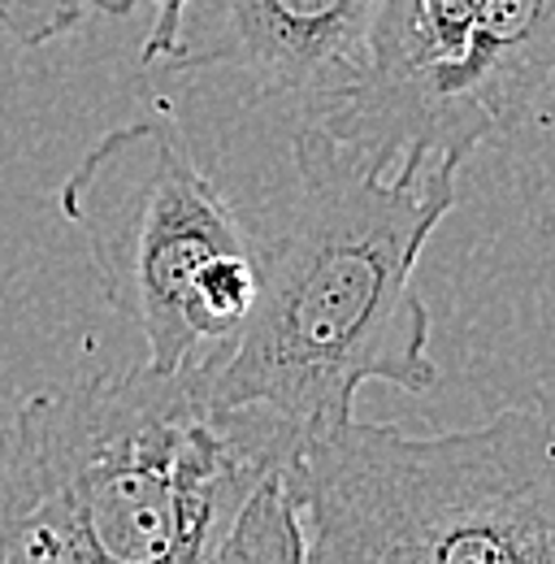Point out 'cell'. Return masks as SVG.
Masks as SVG:
<instances>
[{"label":"cell","mask_w":555,"mask_h":564,"mask_svg":"<svg viewBox=\"0 0 555 564\" xmlns=\"http://www.w3.org/2000/svg\"><path fill=\"white\" fill-rule=\"evenodd\" d=\"M83 13L87 0H0V31L22 48H40L74 31Z\"/></svg>","instance_id":"9"},{"label":"cell","mask_w":555,"mask_h":564,"mask_svg":"<svg viewBox=\"0 0 555 564\" xmlns=\"http://www.w3.org/2000/svg\"><path fill=\"white\" fill-rule=\"evenodd\" d=\"M62 213L152 369L226 344L252 313L261 252L170 113L91 143L62 183Z\"/></svg>","instance_id":"4"},{"label":"cell","mask_w":555,"mask_h":564,"mask_svg":"<svg viewBox=\"0 0 555 564\" xmlns=\"http://www.w3.org/2000/svg\"><path fill=\"white\" fill-rule=\"evenodd\" d=\"M291 148L295 205L261 252L252 313L208 352L217 404H265L313 438L356 417L364 382H438L416 265L456 209L465 161H400L378 174L313 122Z\"/></svg>","instance_id":"2"},{"label":"cell","mask_w":555,"mask_h":564,"mask_svg":"<svg viewBox=\"0 0 555 564\" xmlns=\"http://www.w3.org/2000/svg\"><path fill=\"white\" fill-rule=\"evenodd\" d=\"M139 4L152 9V26H148V35H143L139 62H143V66H156V62H165V53L174 48L178 18H183V4H187V0H87V9H100V13H109V18H127Z\"/></svg>","instance_id":"10"},{"label":"cell","mask_w":555,"mask_h":564,"mask_svg":"<svg viewBox=\"0 0 555 564\" xmlns=\"http://www.w3.org/2000/svg\"><path fill=\"white\" fill-rule=\"evenodd\" d=\"M313 564H555V422L503 409L404 434L347 417L300 447Z\"/></svg>","instance_id":"3"},{"label":"cell","mask_w":555,"mask_h":564,"mask_svg":"<svg viewBox=\"0 0 555 564\" xmlns=\"http://www.w3.org/2000/svg\"><path fill=\"white\" fill-rule=\"evenodd\" d=\"M304 434L217 404L213 352L40 391L0 422V564H208Z\"/></svg>","instance_id":"1"},{"label":"cell","mask_w":555,"mask_h":564,"mask_svg":"<svg viewBox=\"0 0 555 564\" xmlns=\"http://www.w3.org/2000/svg\"><path fill=\"white\" fill-rule=\"evenodd\" d=\"M382 0H187L161 66L235 70L257 91L326 113L360 78Z\"/></svg>","instance_id":"6"},{"label":"cell","mask_w":555,"mask_h":564,"mask_svg":"<svg viewBox=\"0 0 555 564\" xmlns=\"http://www.w3.org/2000/svg\"><path fill=\"white\" fill-rule=\"evenodd\" d=\"M552 78L555 0H486L447 83V148L469 161L478 143L521 127Z\"/></svg>","instance_id":"7"},{"label":"cell","mask_w":555,"mask_h":564,"mask_svg":"<svg viewBox=\"0 0 555 564\" xmlns=\"http://www.w3.org/2000/svg\"><path fill=\"white\" fill-rule=\"evenodd\" d=\"M486 0H382L360 78L313 118L335 143L387 174L447 148V83L465 62ZM465 161V156H460Z\"/></svg>","instance_id":"5"},{"label":"cell","mask_w":555,"mask_h":564,"mask_svg":"<svg viewBox=\"0 0 555 564\" xmlns=\"http://www.w3.org/2000/svg\"><path fill=\"white\" fill-rule=\"evenodd\" d=\"M282 564L308 561V521H304V482L300 456L265 474L239 503L213 564Z\"/></svg>","instance_id":"8"}]
</instances>
